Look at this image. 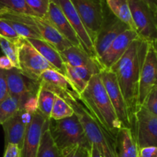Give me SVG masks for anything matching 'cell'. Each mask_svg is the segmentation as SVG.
<instances>
[{
	"mask_svg": "<svg viewBox=\"0 0 157 157\" xmlns=\"http://www.w3.org/2000/svg\"><path fill=\"white\" fill-rule=\"evenodd\" d=\"M49 130L54 142L61 151L75 146L91 148L82 125L75 114L63 119H50Z\"/></svg>",
	"mask_w": 157,
	"mask_h": 157,
	"instance_id": "277c9868",
	"label": "cell"
},
{
	"mask_svg": "<svg viewBox=\"0 0 157 157\" xmlns=\"http://www.w3.org/2000/svg\"><path fill=\"white\" fill-rule=\"evenodd\" d=\"M51 1L55 2L61 9L64 15L68 20L71 26L76 32L83 49L89 55L98 59L93 42L90 38L88 32L86 30L85 27H84V24H83L82 21H81L71 1V0H51Z\"/></svg>",
	"mask_w": 157,
	"mask_h": 157,
	"instance_id": "9a60e30c",
	"label": "cell"
},
{
	"mask_svg": "<svg viewBox=\"0 0 157 157\" xmlns=\"http://www.w3.org/2000/svg\"><path fill=\"white\" fill-rule=\"evenodd\" d=\"M129 29L131 28L118 18L109 9L108 6L104 1L102 23L94 42L98 59L102 56L110 45L120 34Z\"/></svg>",
	"mask_w": 157,
	"mask_h": 157,
	"instance_id": "52a82bcc",
	"label": "cell"
},
{
	"mask_svg": "<svg viewBox=\"0 0 157 157\" xmlns=\"http://www.w3.org/2000/svg\"><path fill=\"white\" fill-rule=\"evenodd\" d=\"M37 157H63L61 150L56 146L51 135L49 125L42 133Z\"/></svg>",
	"mask_w": 157,
	"mask_h": 157,
	"instance_id": "d4e9b609",
	"label": "cell"
},
{
	"mask_svg": "<svg viewBox=\"0 0 157 157\" xmlns=\"http://www.w3.org/2000/svg\"><path fill=\"white\" fill-rule=\"evenodd\" d=\"M44 17L72 46H81V42L75 29L71 26L61 9L52 1L50 2L47 14Z\"/></svg>",
	"mask_w": 157,
	"mask_h": 157,
	"instance_id": "ffe728a7",
	"label": "cell"
},
{
	"mask_svg": "<svg viewBox=\"0 0 157 157\" xmlns=\"http://www.w3.org/2000/svg\"><path fill=\"white\" fill-rule=\"evenodd\" d=\"M16 40L8 39L0 36V48L4 55L7 56L13 62L15 68L20 69L18 63V46Z\"/></svg>",
	"mask_w": 157,
	"mask_h": 157,
	"instance_id": "f1b7e54d",
	"label": "cell"
},
{
	"mask_svg": "<svg viewBox=\"0 0 157 157\" xmlns=\"http://www.w3.org/2000/svg\"><path fill=\"white\" fill-rule=\"evenodd\" d=\"M148 42L138 38L133 41L123 56L110 70L114 73L129 111L130 123L139 107V85L141 68L148 48Z\"/></svg>",
	"mask_w": 157,
	"mask_h": 157,
	"instance_id": "6da1fadb",
	"label": "cell"
},
{
	"mask_svg": "<svg viewBox=\"0 0 157 157\" xmlns=\"http://www.w3.org/2000/svg\"><path fill=\"white\" fill-rule=\"evenodd\" d=\"M157 86V49L149 42L145 58L141 68L138 104L142 106L150 91Z\"/></svg>",
	"mask_w": 157,
	"mask_h": 157,
	"instance_id": "4fadbf2b",
	"label": "cell"
},
{
	"mask_svg": "<svg viewBox=\"0 0 157 157\" xmlns=\"http://www.w3.org/2000/svg\"><path fill=\"white\" fill-rule=\"evenodd\" d=\"M9 95L6 82V72L0 69V103Z\"/></svg>",
	"mask_w": 157,
	"mask_h": 157,
	"instance_id": "d590c367",
	"label": "cell"
},
{
	"mask_svg": "<svg viewBox=\"0 0 157 157\" xmlns=\"http://www.w3.org/2000/svg\"><path fill=\"white\" fill-rule=\"evenodd\" d=\"M74 68H75L77 73L79 75V76L81 77L83 80H84L86 83H88L89 80L90 79V78L94 75H92V73L88 70V69H87L84 67H74Z\"/></svg>",
	"mask_w": 157,
	"mask_h": 157,
	"instance_id": "f35d334b",
	"label": "cell"
},
{
	"mask_svg": "<svg viewBox=\"0 0 157 157\" xmlns=\"http://www.w3.org/2000/svg\"><path fill=\"white\" fill-rule=\"evenodd\" d=\"M13 62L6 55L0 56V69L3 70H9L14 68Z\"/></svg>",
	"mask_w": 157,
	"mask_h": 157,
	"instance_id": "ab89813d",
	"label": "cell"
},
{
	"mask_svg": "<svg viewBox=\"0 0 157 157\" xmlns=\"http://www.w3.org/2000/svg\"><path fill=\"white\" fill-rule=\"evenodd\" d=\"M100 75L121 125L123 127L131 129V123L129 115L128 108L114 73L110 70L103 69L100 73Z\"/></svg>",
	"mask_w": 157,
	"mask_h": 157,
	"instance_id": "8fae6325",
	"label": "cell"
},
{
	"mask_svg": "<svg viewBox=\"0 0 157 157\" xmlns=\"http://www.w3.org/2000/svg\"><path fill=\"white\" fill-rule=\"evenodd\" d=\"M90 149L82 146H75L61 152L63 157H90Z\"/></svg>",
	"mask_w": 157,
	"mask_h": 157,
	"instance_id": "d6a6232c",
	"label": "cell"
},
{
	"mask_svg": "<svg viewBox=\"0 0 157 157\" xmlns=\"http://www.w3.org/2000/svg\"><path fill=\"white\" fill-rule=\"evenodd\" d=\"M131 131L139 149L157 147V115L144 106L138 107L131 120Z\"/></svg>",
	"mask_w": 157,
	"mask_h": 157,
	"instance_id": "8992f818",
	"label": "cell"
},
{
	"mask_svg": "<svg viewBox=\"0 0 157 157\" xmlns=\"http://www.w3.org/2000/svg\"><path fill=\"white\" fill-rule=\"evenodd\" d=\"M142 106L150 112L157 115V86H155L147 95Z\"/></svg>",
	"mask_w": 157,
	"mask_h": 157,
	"instance_id": "836d02e7",
	"label": "cell"
},
{
	"mask_svg": "<svg viewBox=\"0 0 157 157\" xmlns=\"http://www.w3.org/2000/svg\"><path fill=\"white\" fill-rule=\"evenodd\" d=\"M18 46V63L24 75L38 81L45 70L53 69L44 57L32 46L27 38L19 37L16 40Z\"/></svg>",
	"mask_w": 157,
	"mask_h": 157,
	"instance_id": "ba28073f",
	"label": "cell"
},
{
	"mask_svg": "<svg viewBox=\"0 0 157 157\" xmlns=\"http://www.w3.org/2000/svg\"><path fill=\"white\" fill-rule=\"evenodd\" d=\"M64 63L73 67H84L88 69L92 75L100 74L103 67L99 61L89 55L81 46H71L60 52Z\"/></svg>",
	"mask_w": 157,
	"mask_h": 157,
	"instance_id": "d6986e66",
	"label": "cell"
},
{
	"mask_svg": "<svg viewBox=\"0 0 157 157\" xmlns=\"http://www.w3.org/2000/svg\"><path fill=\"white\" fill-rule=\"evenodd\" d=\"M32 114L24 109H21L2 125L5 134V146L11 143L17 145L20 149H21Z\"/></svg>",
	"mask_w": 157,
	"mask_h": 157,
	"instance_id": "2e32d148",
	"label": "cell"
},
{
	"mask_svg": "<svg viewBox=\"0 0 157 157\" xmlns=\"http://www.w3.org/2000/svg\"><path fill=\"white\" fill-rule=\"evenodd\" d=\"M78 12L92 42L102 23L104 0H71Z\"/></svg>",
	"mask_w": 157,
	"mask_h": 157,
	"instance_id": "30bf717a",
	"label": "cell"
},
{
	"mask_svg": "<svg viewBox=\"0 0 157 157\" xmlns=\"http://www.w3.org/2000/svg\"><path fill=\"white\" fill-rule=\"evenodd\" d=\"M145 2L153 12H157V0H143Z\"/></svg>",
	"mask_w": 157,
	"mask_h": 157,
	"instance_id": "b9f144b4",
	"label": "cell"
},
{
	"mask_svg": "<svg viewBox=\"0 0 157 157\" xmlns=\"http://www.w3.org/2000/svg\"><path fill=\"white\" fill-rule=\"evenodd\" d=\"M0 36L11 40H16L21 37L7 22L2 18H0Z\"/></svg>",
	"mask_w": 157,
	"mask_h": 157,
	"instance_id": "e575fe53",
	"label": "cell"
},
{
	"mask_svg": "<svg viewBox=\"0 0 157 157\" xmlns=\"http://www.w3.org/2000/svg\"><path fill=\"white\" fill-rule=\"evenodd\" d=\"M34 48L44 57V59L54 69L65 75V63L61 58L60 52L53 46L42 38H27Z\"/></svg>",
	"mask_w": 157,
	"mask_h": 157,
	"instance_id": "7402d4cb",
	"label": "cell"
},
{
	"mask_svg": "<svg viewBox=\"0 0 157 157\" xmlns=\"http://www.w3.org/2000/svg\"><path fill=\"white\" fill-rule=\"evenodd\" d=\"M0 18L7 22L19 36L25 38H42L38 33L34 15L0 9Z\"/></svg>",
	"mask_w": 157,
	"mask_h": 157,
	"instance_id": "ac0fdd59",
	"label": "cell"
},
{
	"mask_svg": "<svg viewBox=\"0 0 157 157\" xmlns=\"http://www.w3.org/2000/svg\"><path fill=\"white\" fill-rule=\"evenodd\" d=\"M21 109V106L19 102L16 99L9 95L0 103V126Z\"/></svg>",
	"mask_w": 157,
	"mask_h": 157,
	"instance_id": "83f0119b",
	"label": "cell"
},
{
	"mask_svg": "<svg viewBox=\"0 0 157 157\" xmlns=\"http://www.w3.org/2000/svg\"><path fill=\"white\" fill-rule=\"evenodd\" d=\"M138 157H157V147L146 146L139 149Z\"/></svg>",
	"mask_w": 157,
	"mask_h": 157,
	"instance_id": "74e56055",
	"label": "cell"
},
{
	"mask_svg": "<svg viewBox=\"0 0 157 157\" xmlns=\"http://www.w3.org/2000/svg\"><path fill=\"white\" fill-rule=\"evenodd\" d=\"M5 72L9 95L16 99L23 109L29 99L37 97L40 87L39 81L29 78L15 67Z\"/></svg>",
	"mask_w": 157,
	"mask_h": 157,
	"instance_id": "9c48e42d",
	"label": "cell"
},
{
	"mask_svg": "<svg viewBox=\"0 0 157 157\" xmlns=\"http://www.w3.org/2000/svg\"><path fill=\"white\" fill-rule=\"evenodd\" d=\"M49 123L50 119L45 118L38 109L32 114L25 134L21 157H37L42 133Z\"/></svg>",
	"mask_w": 157,
	"mask_h": 157,
	"instance_id": "7c38bea8",
	"label": "cell"
},
{
	"mask_svg": "<svg viewBox=\"0 0 157 157\" xmlns=\"http://www.w3.org/2000/svg\"><path fill=\"white\" fill-rule=\"evenodd\" d=\"M65 68H66V73L65 76L67 77V79L70 81L72 86H74L77 92L81 95V92L86 89L87 86V83H86L84 80H83L81 77L79 76L78 73L75 71V68L73 66H70V65L65 63Z\"/></svg>",
	"mask_w": 157,
	"mask_h": 157,
	"instance_id": "4dcf8cb0",
	"label": "cell"
},
{
	"mask_svg": "<svg viewBox=\"0 0 157 157\" xmlns=\"http://www.w3.org/2000/svg\"><path fill=\"white\" fill-rule=\"evenodd\" d=\"M90 157H104L102 154L101 153L98 148L94 145H91V149H90Z\"/></svg>",
	"mask_w": 157,
	"mask_h": 157,
	"instance_id": "60d3db41",
	"label": "cell"
},
{
	"mask_svg": "<svg viewBox=\"0 0 157 157\" xmlns=\"http://www.w3.org/2000/svg\"><path fill=\"white\" fill-rule=\"evenodd\" d=\"M153 46H154V47L156 48V49H157V41L156 42H154V43H153Z\"/></svg>",
	"mask_w": 157,
	"mask_h": 157,
	"instance_id": "7bdbcfd3",
	"label": "cell"
},
{
	"mask_svg": "<svg viewBox=\"0 0 157 157\" xmlns=\"http://www.w3.org/2000/svg\"><path fill=\"white\" fill-rule=\"evenodd\" d=\"M69 104L78 117L90 144L98 149L104 157H117L115 140L112 139L91 116L79 100H70Z\"/></svg>",
	"mask_w": 157,
	"mask_h": 157,
	"instance_id": "3957f363",
	"label": "cell"
},
{
	"mask_svg": "<svg viewBox=\"0 0 157 157\" xmlns=\"http://www.w3.org/2000/svg\"><path fill=\"white\" fill-rule=\"evenodd\" d=\"M56 95L45 88L40 86L37 94L38 110L48 119H51V112Z\"/></svg>",
	"mask_w": 157,
	"mask_h": 157,
	"instance_id": "484cf974",
	"label": "cell"
},
{
	"mask_svg": "<svg viewBox=\"0 0 157 157\" xmlns=\"http://www.w3.org/2000/svg\"><path fill=\"white\" fill-rule=\"evenodd\" d=\"M79 101L88 110L95 121L113 139L123 127L109 99L100 74L94 75L86 89L80 95Z\"/></svg>",
	"mask_w": 157,
	"mask_h": 157,
	"instance_id": "7a4b0ae2",
	"label": "cell"
},
{
	"mask_svg": "<svg viewBox=\"0 0 157 157\" xmlns=\"http://www.w3.org/2000/svg\"><path fill=\"white\" fill-rule=\"evenodd\" d=\"M132 19L140 38L150 43L157 41L156 12L143 0H129Z\"/></svg>",
	"mask_w": 157,
	"mask_h": 157,
	"instance_id": "5b68a950",
	"label": "cell"
},
{
	"mask_svg": "<svg viewBox=\"0 0 157 157\" xmlns=\"http://www.w3.org/2000/svg\"><path fill=\"white\" fill-rule=\"evenodd\" d=\"M117 157H138L139 148L131 129L121 127L115 139Z\"/></svg>",
	"mask_w": 157,
	"mask_h": 157,
	"instance_id": "603a6c76",
	"label": "cell"
},
{
	"mask_svg": "<svg viewBox=\"0 0 157 157\" xmlns=\"http://www.w3.org/2000/svg\"><path fill=\"white\" fill-rule=\"evenodd\" d=\"M38 81L40 86L45 88L66 101L80 99V94L74 88L67 77L55 69H49L44 71Z\"/></svg>",
	"mask_w": 157,
	"mask_h": 157,
	"instance_id": "5bb4252c",
	"label": "cell"
},
{
	"mask_svg": "<svg viewBox=\"0 0 157 157\" xmlns=\"http://www.w3.org/2000/svg\"><path fill=\"white\" fill-rule=\"evenodd\" d=\"M74 114H75L74 109H72L68 102L56 95L51 112V119H63L72 116Z\"/></svg>",
	"mask_w": 157,
	"mask_h": 157,
	"instance_id": "4316f807",
	"label": "cell"
},
{
	"mask_svg": "<svg viewBox=\"0 0 157 157\" xmlns=\"http://www.w3.org/2000/svg\"><path fill=\"white\" fill-rule=\"evenodd\" d=\"M3 157H21V149L17 145L9 143L5 146Z\"/></svg>",
	"mask_w": 157,
	"mask_h": 157,
	"instance_id": "8d00e7d4",
	"label": "cell"
},
{
	"mask_svg": "<svg viewBox=\"0 0 157 157\" xmlns=\"http://www.w3.org/2000/svg\"><path fill=\"white\" fill-rule=\"evenodd\" d=\"M139 38L135 30L129 29L120 34L108 49L98 59L104 69L110 70V68L123 56L133 41Z\"/></svg>",
	"mask_w": 157,
	"mask_h": 157,
	"instance_id": "e0dca14e",
	"label": "cell"
},
{
	"mask_svg": "<svg viewBox=\"0 0 157 157\" xmlns=\"http://www.w3.org/2000/svg\"><path fill=\"white\" fill-rule=\"evenodd\" d=\"M34 18L41 38L53 46L58 52H62L72 46L45 17L34 16Z\"/></svg>",
	"mask_w": 157,
	"mask_h": 157,
	"instance_id": "44dd1931",
	"label": "cell"
},
{
	"mask_svg": "<svg viewBox=\"0 0 157 157\" xmlns=\"http://www.w3.org/2000/svg\"><path fill=\"white\" fill-rule=\"evenodd\" d=\"M111 12L124 22L135 30V26L132 19L129 0H104ZM136 31V30H135Z\"/></svg>",
	"mask_w": 157,
	"mask_h": 157,
	"instance_id": "cb8c5ba5",
	"label": "cell"
},
{
	"mask_svg": "<svg viewBox=\"0 0 157 157\" xmlns=\"http://www.w3.org/2000/svg\"><path fill=\"white\" fill-rule=\"evenodd\" d=\"M0 9L36 16L35 12L28 6L25 0H0Z\"/></svg>",
	"mask_w": 157,
	"mask_h": 157,
	"instance_id": "f546056e",
	"label": "cell"
},
{
	"mask_svg": "<svg viewBox=\"0 0 157 157\" xmlns=\"http://www.w3.org/2000/svg\"><path fill=\"white\" fill-rule=\"evenodd\" d=\"M28 6L38 17H44L47 14L51 0H25Z\"/></svg>",
	"mask_w": 157,
	"mask_h": 157,
	"instance_id": "1f68e13d",
	"label": "cell"
}]
</instances>
